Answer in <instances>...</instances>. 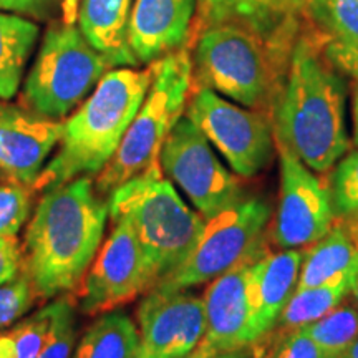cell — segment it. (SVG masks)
I'll return each mask as SVG.
<instances>
[{
  "label": "cell",
  "mask_w": 358,
  "mask_h": 358,
  "mask_svg": "<svg viewBox=\"0 0 358 358\" xmlns=\"http://www.w3.org/2000/svg\"><path fill=\"white\" fill-rule=\"evenodd\" d=\"M108 216V203L90 176L43 191L25 232L24 268L37 297H57L83 280Z\"/></svg>",
  "instance_id": "cell-2"
},
{
  "label": "cell",
  "mask_w": 358,
  "mask_h": 358,
  "mask_svg": "<svg viewBox=\"0 0 358 358\" xmlns=\"http://www.w3.org/2000/svg\"><path fill=\"white\" fill-rule=\"evenodd\" d=\"M134 0H80L78 27L111 66H138L127 29Z\"/></svg>",
  "instance_id": "cell-19"
},
{
  "label": "cell",
  "mask_w": 358,
  "mask_h": 358,
  "mask_svg": "<svg viewBox=\"0 0 358 358\" xmlns=\"http://www.w3.org/2000/svg\"><path fill=\"white\" fill-rule=\"evenodd\" d=\"M192 85V58L187 47L155 62V77L145 101L115 156L96 178L95 187L101 196L159 164L161 148L185 115Z\"/></svg>",
  "instance_id": "cell-6"
},
{
  "label": "cell",
  "mask_w": 358,
  "mask_h": 358,
  "mask_svg": "<svg viewBox=\"0 0 358 358\" xmlns=\"http://www.w3.org/2000/svg\"><path fill=\"white\" fill-rule=\"evenodd\" d=\"M254 257L216 277L206 289L203 297L206 332L199 347L213 355L254 343L245 299L249 264Z\"/></svg>",
  "instance_id": "cell-18"
},
{
  "label": "cell",
  "mask_w": 358,
  "mask_h": 358,
  "mask_svg": "<svg viewBox=\"0 0 358 358\" xmlns=\"http://www.w3.org/2000/svg\"><path fill=\"white\" fill-rule=\"evenodd\" d=\"M0 12L15 13L38 24H50L62 15V3L60 0H0Z\"/></svg>",
  "instance_id": "cell-32"
},
{
  "label": "cell",
  "mask_w": 358,
  "mask_h": 358,
  "mask_svg": "<svg viewBox=\"0 0 358 358\" xmlns=\"http://www.w3.org/2000/svg\"><path fill=\"white\" fill-rule=\"evenodd\" d=\"M34 285L27 271L20 272L15 279L0 285V329L13 324L29 312L35 301Z\"/></svg>",
  "instance_id": "cell-30"
},
{
  "label": "cell",
  "mask_w": 358,
  "mask_h": 358,
  "mask_svg": "<svg viewBox=\"0 0 358 358\" xmlns=\"http://www.w3.org/2000/svg\"><path fill=\"white\" fill-rule=\"evenodd\" d=\"M306 10L325 38L358 47V0H306Z\"/></svg>",
  "instance_id": "cell-25"
},
{
  "label": "cell",
  "mask_w": 358,
  "mask_h": 358,
  "mask_svg": "<svg viewBox=\"0 0 358 358\" xmlns=\"http://www.w3.org/2000/svg\"><path fill=\"white\" fill-rule=\"evenodd\" d=\"M32 187L12 181L0 185V239L17 237L32 213Z\"/></svg>",
  "instance_id": "cell-28"
},
{
  "label": "cell",
  "mask_w": 358,
  "mask_h": 358,
  "mask_svg": "<svg viewBox=\"0 0 358 358\" xmlns=\"http://www.w3.org/2000/svg\"><path fill=\"white\" fill-rule=\"evenodd\" d=\"M140 330L131 317L122 310L103 313L93 322L71 358H136Z\"/></svg>",
  "instance_id": "cell-22"
},
{
  "label": "cell",
  "mask_w": 358,
  "mask_h": 358,
  "mask_svg": "<svg viewBox=\"0 0 358 358\" xmlns=\"http://www.w3.org/2000/svg\"><path fill=\"white\" fill-rule=\"evenodd\" d=\"M213 357H214L213 353H209L208 350H204V348L198 347V348H196L194 352L191 353L189 357H186V358H213Z\"/></svg>",
  "instance_id": "cell-38"
},
{
  "label": "cell",
  "mask_w": 358,
  "mask_h": 358,
  "mask_svg": "<svg viewBox=\"0 0 358 358\" xmlns=\"http://www.w3.org/2000/svg\"><path fill=\"white\" fill-rule=\"evenodd\" d=\"M38 37V22L0 12V100L8 101L19 93Z\"/></svg>",
  "instance_id": "cell-21"
},
{
  "label": "cell",
  "mask_w": 358,
  "mask_h": 358,
  "mask_svg": "<svg viewBox=\"0 0 358 358\" xmlns=\"http://www.w3.org/2000/svg\"><path fill=\"white\" fill-rule=\"evenodd\" d=\"M264 358H332L322 350L301 327L285 330L282 338L271 352H264Z\"/></svg>",
  "instance_id": "cell-31"
},
{
  "label": "cell",
  "mask_w": 358,
  "mask_h": 358,
  "mask_svg": "<svg viewBox=\"0 0 358 358\" xmlns=\"http://www.w3.org/2000/svg\"><path fill=\"white\" fill-rule=\"evenodd\" d=\"M0 173H2V171H0Z\"/></svg>",
  "instance_id": "cell-42"
},
{
  "label": "cell",
  "mask_w": 358,
  "mask_h": 358,
  "mask_svg": "<svg viewBox=\"0 0 358 358\" xmlns=\"http://www.w3.org/2000/svg\"><path fill=\"white\" fill-rule=\"evenodd\" d=\"M82 282L80 308L85 313L111 310L151 289L145 252L127 219H113V229Z\"/></svg>",
  "instance_id": "cell-12"
},
{
  "label": "cell",
  "mask_w": 358,
  "mask_h": 358,
  "mask_svg": "<svg viewBox=\"0 0 358 358\" xmlns=\"http://www.w3.org/2000/svg\"><path fill=\"white\" fill-rule=\"evenodd\" d=\"M302 252L282 249L280 252H259L249 264L245 299L252 342H261L279 322L292 294L297 289Z\"/></svg>",
  "instance_id": "cell-17"
},
{
  "label": "cell",
  "mask_w": 358,
  "mask_h": 358,
  "mask_svg": "<svg viewBox=\"0 0 358 358\" xmlns=\"http://www.w3.org/2000/svg\"><path fill=\"white\" fill-rule=\"evenodd\" d=\"M62 3V20L65 24H77L80 0H60Z\"/></svg>",
  "instance_id": "cell-36"
},
{
  "label": "cell",
  "mask_w": 358,
  "mask_h": 358,
  "mask_svg": "<svg viewBox=\"0 0 358 358\" xmlns=\"http://www.w3.org/2000/svg\"><path fill=\"white\" fill-rule=\"evenodd\" d=\"M55 302L40 308L32 317L17 324L7 337L10 340L13 358H37L52 332Z\"/></svg>",
  "instance_id": "cell-26"
},
{
  "label": "cell",
  "mask_w": 358,
  "mask_h": 358,
  "mask_svg": "<svg viewBox=\"0 0 358 358\" xmlns=\"http://www.w3.org/2000/svg\"><path fill=\"white\" fill-rule=\"evenodd\" d=\"M262 342V340H261ZM261 342L250 343V345H244L239 348H232V350H226L221 353H216L213 358H264V352L266 348Z\"/></svg>",
  "instance_id": "cell-35"
},
{
  "label": "cell",
  "mask_w": 358,
  "mask_h": 358,
  "mask_svg": "<svg viewBox=\"0 0 358 358\" xmlns=\"http://www.w3.org/2000/svg\"><path fill=\"white\" fill-rule=\"evenodd\" d=\"M196 12L198 0H134L127 38L138 64L151 65L187 47Z\"/></svg>",
  "instance_id": "cell-15"
},
{
  "label": "cell",
  "mask_w": 358,
  "mask_h": 358,
  "mask_svg": "<svg viewBox=\"0 0 358 358\" xmlns=\"http://www.w3.org/2000/svg\"><path fill=\"white\" fill-rule=\"evenodd\" d=\"M289 57L244 27H206L191 53L194 87H208L237 105L262 111L274 101L277 77L287 69Z\"/></svg>",
  "instance_id": "cell-5"
},
{
  "label": "cell",
  "mask_w": 358,
  "mask_h": 358,
  "mask_svg": "<svg viewBox=\"0 0 358 358\" xmlns=\"http://www.w3.org/2000/svg\"><path fill=\"white\" fill-rule=\"evenodd\" d=\"M272 127L275 143L319 174L334 169L350 150L345 82L313 34L295 38L285 82L272 101Z\"/></svg>",
  "instance_id": "cell-1"
},
{
  "label": "cell",
  "mask_w": 358,
  "mask_h": 358,
  "mask_svg": "<svg viewBox=\"0 0 358 358\" xmlns=\"http://www.w3.org/2000/svg\"><path fill=\"white\" fill-rule=\"evenodd\" d=\"M62 134V122L0 100V171L32 187Z\"/></svg>",
  "instance_id": "cell-14"
},
{
  "label": "cell",
  "mask_w": 358,
  "mask_h": 358,
  "mask_svg": "<svg viewBox=\"0 0 358 358\" xmlns=\"http://www.w3.org/2000/svg\"><path fill=\"white\" fill-rule=\"evenodd\" d=\"M329 187L335 216L358 217V150L347 153L335 164Z\"/></svg>",
  "instance_id": "cell-27"
},
{
  "label": "cell",
  "mask_w": 358,
  "mask_h": 358,
  "mask_svg": "<svg viewBox=\"0 0 358 358\" xmlns=\"http://www.w3.org/2000/svg\"><path fill=\"white\" fill-rule=\"evenodd\" d=\"M24 271V256L15 237L0 239V285L15 279Z\"/></svg>",
  "instance_id": "cell-34"
},
{
  "label": "cell",
  "mask_w": 358,
  "mask_h": 358,
  "mask_svg": "<svg viewBox=\"0 0 358 358\" xmlns=\"http://www.w3.org/2000/svg\"><path fill=\"white\" fill-rule=\"evenodd\" d=\"M186 116L227 161L236 176H257L274 155L272 120L261 110L243 108L208 87H194Z\"/></svg>",
  "instance_id": "cell-9"
},
{
  "label": "cell",
  "mask_w": 358,
  "mask_h": 358,
  "mask_svg": "<svg viewBox=\"0 0 358 358\" xmlns=\"http://www.w3.org/2000/svg\"><path fill=\"white\" fill-rule=\"evenodd\" d=\"M324 43V53L329 58V62L335 69L342 73L352 77L355 82H358V47L353 45H347L337 40L325 38Z\"/></svg>",
  "instance_id": "cell-33"
},
{
  "label": "cell",
  "mask_w": 358,
  "mask_h": 358,
  "mask_svg": "<svg viewBox=\"0 0 358 358\" xmlns=\"http://www.w3.org/2000/svg\"><path fill=\"white\" fill-rule=\"evenodd\" d=\"M358 268L340 274L325 284L302 290H295L282 310L277 325L282 330L297 329L310 322L319 320L325 313L334 310L350 294Z\"/></svg>",
  "instance_id": "cell-23"
},
{
  "label": "cell",
  "mask_w": 358,
  "mask_h": 358,
  "mask_svg": "<svg viewBox=\"0 0 358 358\" xmlns=\"http://www.w3.org/2000/svg\"><path fill=\"white\" fill-rule=\"evenodd\" d=\"M352 123H353V145L358 148V82L352 92Z\"/></svg>",
  "instance_id": "cell-37"
},
{
  "label": "cell",
  "mask_w": 358,
  "mask_h": 358,
  "mask_svg": "<svg viewBox=\"0 0 358 358\" xmlns=\"http://www.w3.org/2000/svg\"><path fill=\"white\" fill-rule=\"evenodd\" d=\"M280 156V196L274 243L297 249L322 239L335 224L330 187L289 148L275 143Z\"/></svg>",
  "instance_id": "cell-11"
},
{
  "label": "cell",
  "mask_w": 358,
  "mask_h": 358,
  "mask_svg": "<svg viewBox=\"0 0 358 358\" xmlns=\"http://www.w3.org/2000/svg\"><path fill=\"white\" fill-rule=\"evenodd\" d=\"M350 294H352L353 301H355L357 307H358V272H357V275H355V280H353V285H352Z\"/></svg>",
  "instance_id": "cell-40"
},
{
  "label": "cell",
  "mask_w": 358,
  "mask_h": 358,
  "mask_svg": "<svg viewBox=\"0 0 358 358\" xmlns=\"http://www.w3.org/2000/svg\"><path fill=\"white\" fill-rule=\"evenodd\" d=\"M110 69L78 25L50 22L25 77L22 101L34 113L60 122L92 95Z\"/></svg>",
  "instance_id": "cell-7"
},
{
  "label": "cell",
  "mask_w": 358,
  "mask_h": 358,
  "mask_svg": "<svg viewBox=\"0 0 358 358\" xmlns=\"http://www.w3.org/2000/svg\"><path fill=\"white\" fill-rule=\"evenodd\" d=\"M75 324V307L70 299H57L52 332L37 358H71L77 337Z\"/></svg>",
  "instance_id": "cell-29"
},
{
  "label": "cell",
  "mask_w": 358,
  "mask_h": 358,
  "mask_svg": "<svg viewBox=\"0 0 358 358\" xmlns=\"http://www.w3.org/2000/svg\"><path fill=\"white\" fill-rule=\"evenodd\" d=\"M159 166L204 219L244 199L239 179L219 161L211 143L186 115L161 148Z\"/></svg>",
  "instance_id": "cell-10"
},
{
  "label": "cell",
  "mask_w": 358,
  "mask_h": 358,
  "mask_svg": "<svg viewBox=\"0 0 358 358\" xmlns=\"http://www.w3.org/2000/svg\"><path fill=\"white\" fill-rule=\"evenodd\" d=\"M353 268H358V236L342 219L307 250L295 290L325 284Z\"/></svg>",
  "instance_id": "cell-20"
},
{
  "label": "cell",
  "mask_w": 358,
  "mask_h": 358,
  "mask_svg": "<svg viewBox=\"0 0 358 358\" xmlns=\"http://www.w3.org/2000/svg\"><path fill=\"white\" fill-rule=\"evenodd\" d=\"M306 0H198L196 22L201 29L232 24L244 27L289 57L299 30V13Z\"/></svg>",
  "instance_id": "cell-16"
},
{
  "label": "cell",
  "mask_w": 358,
  "mask_h": 358,
  "mask_svg": "<svg viewBox=\"0 0 358 358\" xmlns=\"http://www.w3.org/2000/svg\"><path fill=\"white\" fill-rule=\"evenodd\" d=\"M272 208L266 199L244 198L211 219L181 266L159 280L156 292H181L213 282L224 272L257 256Z\"/></svg>",
  "instance_id": "cell-8"
},
{
  "label": "cell",
  "mask_w": 358,
  "mask_h": 358,
  "mask_svg": "<svg viewBox=\"0 0 358 358\" xmlns=\"http://www.w3.org/2000/svg\"><path fill=\"white\" fill-rule=\"evenodd\" d=\"M155 64L138 70H108L92 95L64 123L57 153L47 161L32 189L47 191L80 176H96L122 145L129 124L145 101Z\"/></svg>",
  "instance_id": "cell-3"
},
{
  "label": "cell",
  "mask_w": 358,
  "mask_h": 358,
  "mask_svg": "<svg viewBox=\"0 0 358 358\" xmlns=\"http://www.w3.org/2000/svg\"><path fill=\"white\" fill-rule=\"evenodd\" d=\"M301 329L332 358H340L358 338V308L337 306L319 320Z\"/></svg>",
  "instance_id": "cell-24"
},
{
  "label": "cell",
  "mask_w": 358,
  "mask_h": 358,
  "mask_svg": "<svg viewBox=\"0 0 358 358\" xmlns=\"http://www.w3.org/2000/svg\"><path fill=\"white\" fill-rule=\"evenodd\" d=\"M352 226H353V229H355V232H357V236H358V219L355 222H352Z\"/></svg>",
  "instance_id": "cell-41"
},
{
  "label": "cell",
  "mask_w": 358,
  "mask_h": 358,
  "mask_svg": "<svg viewBox=\"0 0 358 358\" xmlns=\"http://www.w3.org/2000/svg\"><path fill=\"white\" fill-rule=\"evenodd\" d=\"M106 203L111 219H127L136 232L150 268L151 289L189 256L206 222L163 176L159 164L120 185Z\"/></svg>",
  "instance_id": "cell-4"
},
{
  "label": "cell",
  "mask_w": 358,
  "mask_h": 358,
  "mask_svg": "<svg viewBox=\"0 0 358 358\" xmlns=\"http://www.w3.org/2000/svg\"><path fill=\"white\" fill-rule=\"evenodd\" d=\"M138 324L140 347L136 358H186L204 337V301L187 290H148L138 307Z\"/></svg>",
  "instance_id": "cell-13"
},
{
  "label": "cell",
  "mask_w": 358,
  "mask_h": 358,
  "mask_svg": "<svg viewBox=\"0 0 358 358\" xmlns=\"http://www.w3.org/2000/svg\"><path fill=\"white\" fill-rule=\"evenodd\" d=\"M340 358H358V338L353 342V345L348 348V350L343 353Z\"/></svg>",
  "instance_id": "cell-39"
}]
</instances>
